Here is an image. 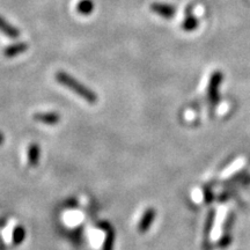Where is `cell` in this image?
Masks as SVG:
<instances>
[{"mask_svg":"<svg viewBox=\"0 0 250 250\" xmlns=\"http://www.w3.org/2000/svg\"><path fill=\"white\" fill-rule=\"evenodd\" d=\"M94 5L90 0H81V1L78 4V12L81 14H89L93 12Z\"/></svg>","mask_w":250,"mask_h":250,"instance_id":"obj_12","label":"cell"},{"mask_svg":"<svg viewBox=\"0 0 250 250\" xmlns=\"http://www.w3.org/2000/svg\"><path fill=\"white\" fill-rule=\"evenodd\" d=\"M4 143V136H2V133L0 132V144Z\"/></svg>","mask_w":250,"mask_h":250,"instance_id":"obj_15","label":"cell"},{"mask_svg":"<svg viewBox=\"0 0 250 250\" xmlns=\"http://www.w3.org/2000/svg\"><path fill=\"white\" fill-rule=\"evenodd\" d=\"M221 80H223V74L220 72H214L211 76L210 83L208 87V98L212 109L219 103V86H220Z\"/></svg>","mask_w":250,"mask_h":250,"instance_id":"obj_2","label":"cell"},{"mask_svg":"<svg viewBox=\"0 0 250 250\" xmlns=\"http://www.w3.org/2000/svg\"><path fill=\"white\" fill-rule=\"evenodd\" d=\"M156 217V211L154 208H146L144 214L140 218L138 226H137V230L140 234H145L148 232L149 228L152 227L153 223H154V219Z\"/></svg>","mask_w":250,"mask_h":250,"instance_id":"obj_3","label":"cell"},{"mask_svg":"<svg viewBox=\"0 0 250 250\" xmlns=\"http://www.w3.org/2000/svg\"><path fill=\"white\" fill-rule=\"evenodd\" d=\"M115 246V232L114 229H109L107 235L104 237V242H103L102 250H114Z\"/></svg>","mask_w":250,"mask_h":250,"instance_id":"obj_11","label":"cell"},{"mask_svg":"<svg viewBox=\"0 0 250 250\" xmlns=\"http://www.w3.org/2000/svg\"><path fill=\"white\" fill-rule=\"evenodd\" d=\"M33 120L37 123L44 124V125H57L62 120L61 114L56 111L49 112H36L33 115Z\"/></svg>","mask_w":250,"mask_h":250,"instance_id":"obj_4","label":"cell"},{"mask_svg":"<svg viewBox=\"0 0 250 250\" xmlns=\"http://www.w3.org/2000/svg\"><path fill=\"white\" fill-rule=\"evenodd\" d=\"M28 154V164H29L30 167H37L40 164L41 159V147L39 144L33 143L28 146L27 149Z\"/></svg>","mask_w":250,"mask_h":250,"instance_id":"obj_6","label":"cell"},{"mask_svg":"<svg viewBox=\"0 0 250 250\" xmlns=\"http://www.w3.org/2000/svg\"><path fill=\"white\" fill-rule=\"evenodd\" d=\"M55 78L62 86L66 87L67 89L72 90L76 95L85 100V101L89 103V104H95V103L98 102V95H96L95 92H93L92 89L88 88V87L83 85V83H81L79 80L76 79V78L71 77L70 74L66 73V72L59 71L55 74Z\"/></svg>","mask_w":250,"mask_h":250,"instance_id":"obj_1","label":"cell"},{"mask_svg":"<svg viewBox=\"0 0 250 250\" xmlns=\"http://www.w3.org/2000/svg\"><path fill=\"white\" fill-rule=\"evenodd\" d=\"M27 49H28V46L26 43H18V44L11 45V46H8V48H6L4 54L6 57L13 58V57H17V56H19V55L23 54Z\"/></svg>","mask_w":250,"mask_h":250,"instance_id":"obj_9","label":"cell"},{"mask_svg":"<svg viewBox=\"0 0 250 250\" xmlns=\"http://www.w3.org/2000/svg\"><path fill=\"white\" fill-rule=\"evenodd\" d=\"M214 219H215V210H211L208 212V217H206V221L204 225V239H203V246L208 250L210 248V235L212 229H213L214 225Z\"/></svg>","mask_w":250,"mask_h":250,"instance_id":"obj_5","label":"cell"},{"mask_svg":"<svg viewBox=\"0 0 250 250\" xmlns=\"http://www.w3.org/2000/svg\"><path fill=\"white\" fill-rule=\"evenodd\" d=\"M204 197H205V201L206 203H210L212 202V199L214 198L213 193H212L210 188H204Z\"/></svg>","mask_w":250,"mask_h":250,"instance_id":"obj_14","label":"cell"},{"mask_svg":"<svg viewBox=\"0 0 250 250\" xmlns=\"http://www.w3.org/2000/svg\"><path fill=\"white\" fill-rule=\"evenodd\" d=\"M151 8L154 13L161 15V17L164 18H171L175 13L174 7L166 4H153L151 6Z\"/></svg>","mask_w":250,"mask_h":250,"instance_id":"obj_8","label":"cell"},{"mask_svg":"<svg viewBox=\"0 0 250 250\" xmlns=\"http://www.w3.org/2000/svg\"><path fill=\"white\" fill-rule=\"evenodd\" d=\"M230 242H232V234H223L220 240L218 241V245L221 248H226L230 245Z\"/></svg>","mask_w":250,"mask_h":250,"instance_id":"obj_13","label":"cell"},{"mask_svg":"<svg viewBox=\"0 0 250 250\" xmlns=\"http://www.w3.org/2000/svg\"><path fill=\"white\" fill-rule=\"evenodd\" d=\"M0 31L5 34L6 36H8L9 39H18L20 36V30L12 26L11 23H8L2 17H0Z\"/></svg>","mask_w":250,"mask_h":250,"instance_id":"obj_7","label":"cell"},{"mask_svg":"<svg viewBox=\"0 0 250 250\" xmlns=\"http://www.w3.org/2000/svg\"><path fill=\"white\" fill-rule=\"evenodd\" d=\"M24 236H26V232H24V228L22 226H17L14 228L13 234H12V239H13V243L15 246H19L22 243L24 240Z\"/></svg>","mask_w":250,"mask_h":250,"instance_id":"obj_10","label":"cell"}]
</instances>
